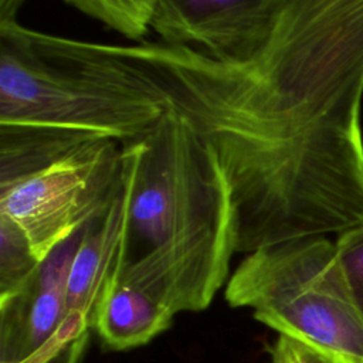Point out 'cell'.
I'll list each match as a JSON object with an SVG mask.
<instances>
[{
    "label": "cell",
    "mask_w": 363,
    "mask_h": 363,
    "mask_svg": "<svg viewBox=\"0 0 363 363\" xmlns=\"http://www.w3.org/2000/svg\"><path fill=\"white\" fill-rule=\"evenodd\" d=\"M104 45L155 79L216 153L237 252L363 221V0H267L217 52Z\"/></svg>",
    "instance_id": "1"
},
{
    "label": "cell",
    "mask_w": 363,
    "mask_h": 363,
    "mask_svg": "<svg viewBox=\"0 0 363 363\" xmlns=\"http://www.w3.org/2000/svg\"><path fill=\"white\" fill-rule=\"evenodd\" d=\"M121 146L126 206L113 284L173 316L207 309L237 252L231 189L216 153L172 105L150 132Z\"/></svg>",
    "instance_id": "2"
},
{
    "label": "cell",
    "mask_w": 363,
    "mask_h": 363,
    "mask_svg": "<svg viewBox=\"0 0 363 363\" xmlns=\"http://www.w3.org/2000/svg\"><path fill=\"white\" fill-rule=\"evenodd\" d=\"M21 1H0V125L89 130L118 142L150 132L170 108L143 69L88 43L31 30Z\"/></svg>",
    "instance_id": "3"
},
{
    "label": "cell",
    "mask_w": 363,
    "mask_h": 363,
    "mask_svg": "<svg viewBox=\"0 0 363 363\" xmlns=\"http://www.w3.org/2000/svg\"><path fill=\"white\" fill-rule=\"evenodd\" d=\"M224 298L265 326L363 363V318L342 274L335 241L306 237L247 254Z\"/></svg>",
    "instance_id": "4"
},
{
    "label": "cell",
    "mask_w": 363,
    "mask_h": 363,
    "mask_svg": "<svg viewBox=\"0 0 363 363\" xmlns=\"http://www.w3.org/2000/svg\"><path fill=\"white\" fill-rule=\"evenodd\" d=\"M121 183V142L99 138L30 176L0 186V216L23 231L43 262L106 208Z\"/></svg>",
    "instance_id": "5"
},
{
    "label": "cell",
    "mask_w": 363,
    "mask_h": 363,
    "mask_svg": "<svg viewBox=\"0 0 363 363\" xmlns=\"http://www.w3.org/2000/svg\"><path fill=\"white\" fill-rule=\"evenodd\" d=\"M126 197L123 183L104 211L85 228L68 277V309L94 328L96 308L116 279Z\"/></svg>",
    "instance_id": "6"
},
{
    "label": "cell",
    "mask_w": 363,
    "mask_h": 363,
    "mask_svg": "<svg viewBox=\"0 0 363 363\" xmlns=\"http://www.w3.org/2000/svg\"><path fill=\"white\" fill-rule=\"evenodd\" d=\"M173 315L126 284H112L101 299L94 329L112 350L143 346L169 329Z\"/></svg>",
    "instance_id": "7"
},
{
    "label": "cell",
    "mask_w": 363,
    "mask_h": 363,
    "mask_svg": "<svg viewBox=\"0 0 363 363\" xmlns=\"http://www.w3.org/2000/svg\"><path fill=\"white\" fill-rule=\"evenodd\" d=\"M104 135L67 128L0 125V186L30 176Z\"/></svg>",
    "instance_id": "8"
},
{
    "label": "cell",
    "mask_w": 363,
    "mask_h": 363,
    "mask_svg": "<svg viewBox=\"0 0 363 363\" xmlns=\"http://www.w3.org/2000/svg\"><path fill=\"white\" fill-rule=\"evenodd\" d=\"M91 322L69 311L65 323L43 337L0 340V363H79L89 339Z\"/></svg>",
    "instance_id": "9"
},
{
    "label": "cell",
    "mask_w": 363,
    "mask_h": 363,
    "mask_svg": "<svg viewBox=\"0 0 363 363\" xmlns=\"http://www.w3.org/2000/svg\"><path fill=\"white\" fill-rule=\"evenodd\" d=\"M157 0H65L64 4L86 14L126 38L142 43L152 33Z\"/></svg>",
    "instance_id": "10"
},
{
    "label": "cell",
    "mask_w": 363,
    "mask_h": 363,
    "mask_svg": "<svg viewBox=\"0 0 363 363\" xmlns=\"http://www.w3.org/2000/svg\"><path fill=\"white\" fill-rule=\"evenodd\" d=\"M40 264L23 231L0 216V301L26 289L37 277Z\"/></svg>",
    "instance_id": "11"
},
{
    "label": "cell",
    "mask_w": 363,
    "mask_h": 363,
    "mask_svg": "<svg viewBox=\"0 0 363 363\" xmlns=\"http://www.w3.org/2000/svg\"><path fill=\"white\" fill-rule=\"evenodd\" d=\"M335 247L342 274L363 318V221L340 233Z\"/></svg>",
    "instance_id": "12"
},
{
    "label": "cell",
    "mask_w": 363,
    "mask_h": 363,
    "mask_svg": "<svg viewBox=\"0 0 363 363\" xmlns=\"http://www.w3.org/2000/svg\"><path fill=\"white\" fill-rule=\"evenodd\" d=\"M271 363H356L332 352L319 349L302 340L278 335L272 350Z\"/></svg>",
    "instance_id": "13"
}]
</instances>
